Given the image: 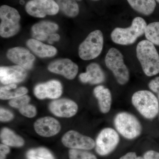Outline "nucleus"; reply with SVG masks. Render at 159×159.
<instances>
[{
	"mask_svg": "<svg viewBox=\"0 0 159 159\" xmlns=\"http://www.w3.org/2000/svg\"><path fill=\"white\" fill-rule=\"evenodd\" d=\"M137 57L145 75L152 77L159 73V55L154 45L143 40L136 48Z\"/></svg>",
	"mask_w": 159,
	"mask_h": 159,
	"instance_id": "nucleus-1",
	"label": "nucleus"
},
{
	"mask_svg": "<svg viewBox=\"0 0 159 159\" xmlns=\"http://www.w3.org/2000/svg\"><path fill=\"white\" fill-rule=\"evenodd\" d=\"M147 25L142 17H136L133 20L131 25L127 28H116L111 33L114 43L122 45H128L135 42L138 38L145 34Z\"/></svg>",
	"mask_w": 159,
	"mask_h": 159,
	"instance_id": "nucleus-2",
	"label": "nucleus"
},
{
	"mask_svg": "<svg viewBox=\"0 0 159 159\" xmlns=\"http://www.w3.org/2000/svg\"><path fill=\"white\" fill-rule=\"evenodd\" d=\"M132 102L138 111L146 119H153L158 114V100L150 91L141 90L136 92L132 97Z\"/></svg>",
	"mask_w": 159,
	"mask_h": 159,
	"instance_id": "nucleus-3",
	"label": "nucleus"
},
{
	"mask_svg": "<svg viewBox=\"0 0 159 159\" xmlns=\"http://www.w3.org/2000/svg\"><path fill=\"white\" fill-rule=\"evenodd\" d=\"M117 130L125 139H133L140 135L142 125L136 117L126 112L119 113L114 119Z\"/></svg>",
	"mask_w": 159,
	"mask_h": 159,
	"instance_id": "nucleus-4",
	"label": "nucleus"
},
{
	"mask_svg": "<svg viewBox=\"0 0 159 159\" xmlns=\"http://www.w3.org/2000/svg\"><path fill=\"white\" fill-rule=\"evenodd\" d=\"M106 65L113 74L117 82L124 85L129 80V73L128 68L125 64L123 56L118 49L111 48L106 54Z\"/></svg>",
	"mask_w": 159,
	"mask_h": 159,
	"instance_id": "nucleus-5",
	"label": "nucleus"
},
{
	"mask_svg": "<svg viewBox=\"0 0 159 159\" xmlns=\"http://www.w3.org/2000/svg\"><path fill=\"white\" fill-rule=\"evenodd\" d=\"M0 18V34L2 37H12L19 32L20 16L16 9L7 5L1 6Z\"/></svg>",
	"mask_w": 159,
	"mask_h": 159,
	"instance_id": "nucleus-6",
	"label": "nucleus"
},
{
	"mask_svg": "<svg viewBox=\"0 0 159 159\" xmlns=\"http://www.w3.org/2000/svg\"><path fill=\"white\" fill-rule=\"evenodd\" d=\"M103 46L102 31L98 30L92 31L79 46L80 57L84 60L95 59L101 54Z\"/></svg>",
	"mask_w": 159,
	"mask_h": 159,
	"instance_id": "nucleus-7",
	"label": "nucleus"
},
{
	"mask_svg": "<svg viewBox=\"0 0 159 159\" xmlns=\"http://www.w3.org/2000/svg\"><path fill=\"white\" fill-rule=\"evenodd\" d=\"M59 9V6L54 0H30L25 6L27 13L35 17L55 15Z\"/></svg>",
	"mask_w": 159,
	"mask_h": 159,
	"instance_id": "nucleus-8",
	"label": "nucleus"
},
{
	"mask_svg": "<svg viewBox=\"0 0 159 159\" xmlns=\"http://www.w3.org/2000/svg\"><path fill=\"white\" fill-rule=\"evenodd\" d=\"M119 142V136L116 131L112 128H104L97 137L96 151L100 155H107L115 149Z\"/></svg>",
	"mask_w": 159,
	"mask_h": 159,
	"instance_id": "nucleus-9",
	"label": "nucleus"
},
{
	"mask_svg": "<svg viewBox=\"0 0 159 159\" xmlns=\"http://www.w3.org/2000/svg\"><path fill=\"white\" fill-rule=\"evenodd\" d=\"M61 142L66 147L73 149L90 150L96 143L90 137L84 135L75 130H70L63 136Z\"/></svg>",
	"mask_w": 159,
	"mask_h": 159,
	"instance_id": "nucleus-10",
	"label": "nucleus"
},
{
	"mask_svg": "<svg viewBox=\"0 0 159 159\" xmlns=\"http://www.w3.org/2000/svg\"><path fill=\"white\" fill-rule=\"evenodd\" d=\"M49 108L54 116L62 118H70L77 114L78 106L73 100L67 99H57L51 102Z\"/></svg>",
	"mask_w": 159,
	"mask_h": 159,
	"instance_id": "nucleus-11",
	"label": "nucleus"
},
{
	"mask_svg": "<svg viewBox=\"0 0 159 159\" xmlns=\"http://www.w3.org/2000/svg\"><path fill=\"white\" fill-rule=\"evenodd\" d=\"M34 93L35 97L40 99H57L62 93V85L58 80H50L37 84L34 87Z\"/></svg>",
	"mask_w": 159,
	"mask_h": 159,
	"instance_id": "nucleus-12",
	"label": "nucleus"
},
{
	"mask_svg": "<svg viewBox=\"0 0 159 159\" xmlns=\"http://www.w3.org/2000/svg\"><path fill=\"white\" fill-rule=\"evenodd\" d=\"M50 72L62 75L67 79H74L78 72V66L70 59L64 58L54 61L48 66Z\"/></svg>",
	"mask_w": 159,
	"mask_h": 159,
	"instance_id": "nucleus-13",
	"label": "nucleus"
},
{
	"mask_svg": "<svg viewBox=\"0 0 159 159\" xmlns=\"http://www.w3.org/2000/svg\"><path fill=\"white\" fill-rule=\"evenodd\" d=\"M7 57L12 62L27 70L33 67L35 57L29 50L23 47H15L8 50Z\"/></svg>",
	"mask_w": 159,
	"mask_h": 159,
	"instance_id": "nucleus-14",
	"label": "nucleus"
},
{
	"mask_svg": "<svg viewBox=\"0 0 159 159\" xmlns=\"http://www.w3.org/2000/svg\"><path fill=\"white\" fill-rule=\"evenodd\" d=\"M27 75L26 69L20 66L0 68V80L1 83L5 85L22 82L25 79Z\"/></svg>",
	"mask_w": 159,
	"mask_h": 159,
	"instance_id": "nucleus-15",
	"label": "nucleus"
},
{
	"mask_svg": "<svg viewBox=\"0 0 159 159\" xmlns=\"http://www.w3.org/2000/svg\"><path fill=\"white\" fill-rule=\"evenodd\" d=\"M35 132L39 135L50 137L59 132L61 126L59 122L54 118L45 117L35 121L34 125Z\"/></svg>",
	"mask_w": 159,
	"mask_h": 159,
	"instance_id": "nucleus-16",
	"label": "nucleus"
},
{
	"mask_svg": "<svg viewBox=\"0 0 159 159\" xmlns=\"http://www.w3.org/2000/svg\"><path fill=\"white\" fill-rule=\"evenodd\" d=\"M79 79L84 83L99 84L104 82L105 76L99 65L93 63L87 67L85 73H81L79 75Z\"/></svg>",
	"mask_w": 159,
	"mask_h": 159,
	"instance_id": "nucleus-17",
	"label": "nucleus"
},
{
	"mask_svg": "<svg viewBox=\"0 0 159 159\" xmlns=\"http://www.w3.org/2000/svg\"><path fill=\"white\" fill-rule=\"evenodd\" d=\"M58 29V26L55 23L49 21L40 22L32 27V36L34 39L40 41L49 40L50 35L55 33Z\"/></svg>",
	"mask_w": 159,
	"mask_h": 159,
	"instance_id": "nucleus-18",
	"label": "nucleus"
},
{
	"mask_svg": "<svg viewBox=\"0 0 159 159\" xmlns=\"http://www.w3.org/2000/svg\"><path fill=\"white\" fill-rule=\"evenodd\" d=\"M27 45L32 52L40 57H53L57 53V49L53 46L46 44L34 39L28 40Z\"/></svg>",
	"mask_w": 159,
	"mask_h": 159,
	"instance_id": "nucleus-19",
	"label": "nucleus"
},
{
	"mask_svg": "<svg viewBox=\"0 0 159 159\" xmlns=\"http://www.w3.org/2000/svg\"><path fill=\"white\" fill-rule=\"evenodd\" d=\"M94 96L97 98L100 110L106 114L110 111L111 106L112 97L111 91L102 85H98L94 89Z\"/></svg>",
	"mask_w": 159,
	"mask_h": 159,
	"instance_id": "nucleus-20",
	"label": "nucleus"
},
{
	"mask_svg": "<svg viewBox=\"0 0 159 159\" xmlns=\"http://www.w3.org/2000/svg\"><path fill=\"white\" fill-rule=\"evenodd\" d=\"M131 7L139 13L145 16L152 14L156 7L155 0H127Z\"/></svg>",
	"mask_w": 159,
	"mask_h": 159,
	"instance_id": "nucleus-21",
	"label": "nucleus"
},
{
	"mask_svg": "<svg viewBox=\"0 0 159 159\" xmlns=\"http://www.w3.org/2000/svg\"><path fill=\"white\" fill-rule=\"evenodd\" d=\"M28 89L25 87H17L16 84H8L0 89V98L3 100L11 99L25 95Z\"/></svg>",
	"mask_w": 159,
	"mask_h": 159,
	"instance_id": "nucleus-22",
	"label": "nucleus"
},
{
	"mask_svg": "<svg viewBox=\"0 0 159 159\" xmlns=\"http://www.w3.org/2000/svg\"><path fill=\"white\" fill-rule=\"evenodd\" d=\"M1 139L3 144L11 147H20L24 145L23 138L9 128H4L1 131Z\"/></svg>",
	"mask_w": 159,
	"mask_h": 159,
	"instance_id": "nucleus-23",
	"label": "nucleus"
},
{
	"mask_svg": "<svg viewBox=\"0 0 159 159\" xmlns=\"http://www.w3.org/2000/svg\"><path fill=\"white\" fill-rule=\"evenodd\" d=\"M59 9L66 15L71 17L77 16L79 12V8L76 0H55Z\"/></svg>",
	"mask_w": 159,
	"mask_h": 159,
	"instance_id": "nucleus-24",
	"label": "nucleus"
},
{
	"mask_svg": "<svg viewBox=\"0 0 159 159\" xmlns=\"http://www.w3.org/2000/svg\"><path fill=\"white\" fill-rule=\"evenodd\" d=\"M145 34L147 40L154 45L159 46V22H154L147 25Z\"/></svg>",
	"mask_w": 159,
	"mask_h": 159,
	"instance_id": "nucleus-25",
	"label": "nucleus"
},
{
	"mask_svg": "<svg viewBox=\"0 0 159 159\" xmlns=\"http://www.w3.org/2000/svg\"><path fill=\"white\" fill-rule=\"evenodd\" d=\"M28 159H54L52 153L48 149L44 148H38L31 149L28 152Z\"/></svg>",
	"mask_w": 159,
	"mask_h": 159,
	"instance_id": "nucleus-26",
	"label": "nucleus"
},
{
	"mask_svg": "<svg viewBox=\"0 0 159 159\" xmlns=\"http://www.w3.org/2000/svg\"><path fill=\"white\" fill-rule=\"evenodd\" d=\"M69 155L70 159H97L93 154L81 149H70Z\"/></svg>",
	"mask_w": 159,
	"mask_h": 159,
	"instance_id": "nucleus-27",
	"label": "nucleus"
},
{
	"mask_svg": "<svg viewBox=\"0 0 159 159\" xmlns=\"http://www.w3.org/2000/svg\"><path fill=\"white\" fill-rule=\"evenodd\" d=\"M30 101V97L28 95H24L11 99L9 102V104L11 107L19 109L24 106L29 104Z\"/></svg>",
	"mask_w": 159,
	"mask_h": 159,
	"instance_id": "nucleus-28",
	"label": "nucleus"
},
{
	"mask_svg": "<svg viewBox=\"0 0 159 159\" xmlns=\"http://www.w3.org/2000/svg\"><path fill=\"white\" fill-rule=\"evenodd\" d=\"M19 110L21 114L28 118H33L37 114V111L35 107L29 103L21 107Z\"/></svg>",
	"mask_w": 159,
	"mask_h": 159,
	"instance_id": "nucleus-29",
	"label": "nucleus"
},
{
	"mask_svg": "<svg viewBox=\"0 0 159 159\" xmlns=\"http://www.w3.org/2000/svg\"><path fill=\"white\" fill-rule=\"evenodd\" d=\"M13 118L14 115L10 111L1 107L0 109V120L1 122H9L12 120Z\"/></svg>",
	"mask_w": 159,
	"mask_h": 159,
	"instance_id": "nucleus-30",
	"label": "nucleus"
},
{
	"mask_svg": "<svg viewBox=\"0 0 159 159\" xmlns=\"http://www.w3.org/2000/svg\"><path fill=\"white\" fill-rule=\"evenodd\" d=\"M148 87L151 90L157 94L159 99V77L151 80L148 84Z\"/></svg>",
	"mask_w": 159,
	"mask_h": 159,
	"instance_id": "nucleus-31",
	"label": "nucleus"
},
{
	"mask_svg": "<svg viewBox=\"0 0 159 159\" xmlns=\"http://www.w3.org/2000/svg\"><path fill=\"white\" fill-rule=\"evenodd\" d=\"M10 149L8 145L5 144L0 145V159H5L6 155L9 153Z\"/></svg>",
	"mask_w": 159,
	"mask_h": 159,
	"instance_id": "nucleus-32",
	"label": "nucleus"
},
{
	"mask_svg": "<svg viewBox=\"0 0 159 159\" xmlns=\"http://www.w3.org/2000/svg\"><path fill=\"white\" fill-rule=\"evenodd\" d=\"M144 159H159V152L153 150L147 152L144 154Z\"/></svg>",
	"mask_w": 159,
	"mask_h": 159,
	"instance_id": "nucleus-33",
	"label": "nucleus"
},
{
	"mask_svg": "<svg viewBox=\"0 0 159 159\" xmlns=\"http://www.w3.org/2000/svg\"><path fill=\"white\" fill-rule=\"evenodd\" d=\"M119 159H144L142 157H138L135 152H128Z\"/></svg>",
	"mask_w": 159,
	"mask_h": 159,
	"instance_id": "nucleus-34",
	"label": "nucleus"
},
{
	"mask_svg": "<svg viewBox=\"0 0 159 159\" xmlns=\"http://www.w3.org/2000/svg\"><path fill=\"white\" fill-rule=\"evenodd\" d=\"M60 39L59 34L54 33L50 35V38L48 40L49 43H52L54 41H58Z\"/></svg>",
	"mask_w": 159,
	"mask_h": 159,
	"instance_id": "nucleus-35",
	"label": "nucleus"
},
{
	"mask_svg": "<svg viewBox=\"0 0 159 159\" xmlns=\"http://www.w3.org/2000/svg\"><path fill=\"white\" fill-rule=\"evenodd\" d=\"M156 1L159 3V0H156Z\"/></svg>",
	"mask_w": 159,
	"mask_h": 159,
	"instance_id": "nucleus-36",
	"label": "nucleus"
},
{
	"mask_svg": "<svg viewBox=\"0 0 159 159\" xmlns=\"http://www.w3.org/2000/svg\"><path fill=\"white\" fill-rule=\"evenodd\" d=\"M76 1H81V0H76Z\"/></svg>",
	"mask_w": 159,
	"mask_h": 159,
	"instance_id": "nucleus-37",
	"label": "nucleus"
}]
</instances>
